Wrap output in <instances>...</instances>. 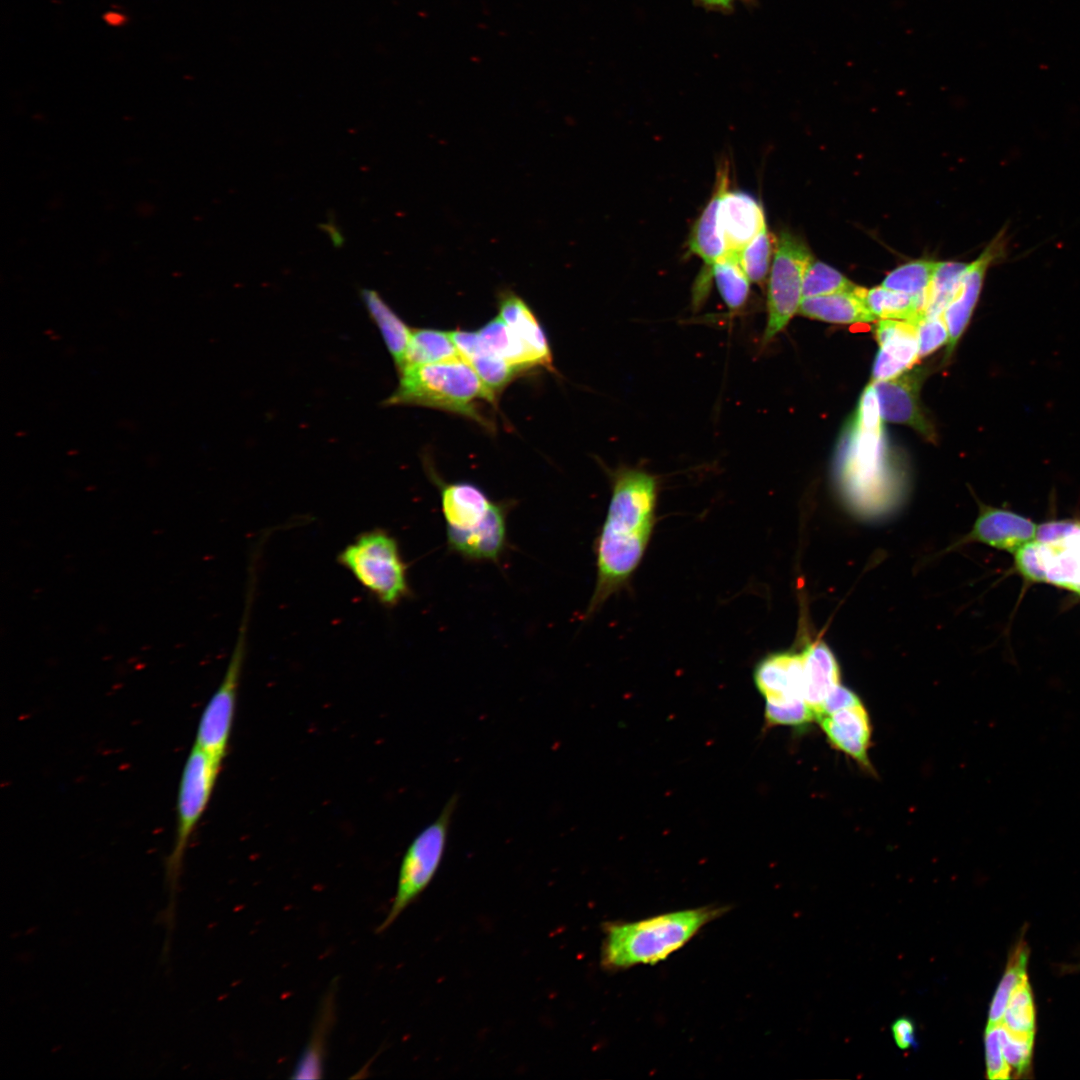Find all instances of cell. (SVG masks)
<instances>
[{"instance_id":"28","label":"cell","mask_w":1080,"mask_h":1080,"mask_svg":"<svg viewBox=\"0 0 1080 1080\" xmlns=\"http://www.w3.org/2000/svg\"><path fill=\"white\" fill-rule=\"evenodd\" d=\"M1029 954V947L1021 937L1009 954L1006 970L992 999L987 1026L1001 1023L1013 991L1027 975Z\"/></svg>"},{"instance_id":"8","label":"cell","mask_w":1080,"mask_h":1080,"mask_svg":"<svg viewBox=\"0 0 1080 1080\" xmlns=\"http://www.w3.org/2000/svg\"><path fill=\"white\" fill-rule=\"evenodd\" d=\"M221 763L195 744L186 758L178 787L175 839L165 863L171 905L177 892L187 845L207 808Z\"/></svg>"},{"instance_id":"4","label":"cell","mask_w":1080,"mask_h":1080,"mask_svg":"<svg viewBox=\"0 0 1080 1080\" xmlns=\"http://www.w3.org/2000/svg\"><path fill=\"white\" fill-rule=\"evenodd\" d=\"M399 372V383L383 401V406H422L444 410L490 428L482 412L484 403L496 404L471 365L461 357L423 365L408 366Z\"/></svg>"},{"instance_id":"7","label":"cell","mask_w":1080,"mask_h":1080,"mask_svg":"<svg viewBox=\"0 0 1080 1080\" xmlns=\"http://www.w3.org/2000/svg\"><path fill=\"white\" fill-rule=\"evenodd\" d=\"M458 801V794H452L437 818L423 828L409 844L401 860L397 889L391 907L376 928V933L385 932L435 877L444 857Z\"/></svg>"},{"instance_id":"3","label":"cell","mask_w":1080,"mask_h":1080,"mask_svg":"<svg viewBox=\"0 0 1080 1080\" xmlns=\"http://www.w3.org/2000/svg\"><path fill=\"white\" fill-rule=\"evenodd\" d=\"M724 910L708 906L634 922L607 923L601 948V966L616 971L638 964H656L683 947Z\"/></svg>"},{"instance_id":"26","label":"cell","mask_w":1080,"mask_h":1080,"mask_svg":"<svg viewBox=\"0 0 1080 1080\" xmlns=\"http://www.w3.org/2000/svg\"><path fill=\"white\" fill-rule=\"evenodd\" d=\"M334 1011V991H332L322 1003L313 1033L293 1069L292 1078L317 1079L322 1077L324 1046L327 1033L330 1031L334 1021Z\"/></svg>"},{"instance_id":"24","label":"cell","mask_w":1080,"mask_h":1080,"mask_svg":"<svg viewBox=\"0 0 1080 1080\" xmlns=\"http://www.w3.org/2000/svg\"><path fill=\"white\" fill-rule=\"evenodd\" d=\"M859 293L876 318L903 320L914 324L925 317L926 302L918 297L882 285L870 289L860 287Z\"/></svg>"},{"instance_id":"25","label":"cell","mask_w":1080,"mask_h":1080,"mask_svg":"<svg viewBox=\"0 0 1080 1080\" xmlns=\"http://www.w3.org/2000/svg\"><path fill=\"white\" fill-rule=\"evenodd\" d=\"M460 357L449 332L430 328H412L402 370L416 366L452 360Z\"/></svg>"},{"instance_id":"12","label":"cell","mask_w":1080,"mask_h":1080,"mask_svg":"<svg viewBox=\"0 0 1080 1080\" xmlns=\"http://www.w3.org/2000/svg\"><path fill=\"white\" fill-rule=\"evenodd\" d=\"M882 419L875 390H864L848 438L841 468L845 484L854 492L872 485L882 458Z\"/></svg>"},{"instance_id":"39","label":"cell","mask_w":1080,"mask_h":1080,"mask_svg":"<svg viewBox=\"0 0 1080 1080\" xmlns=\"http://www.w3.org/2000/svg\"><path fill=\"white\" fill-rule=\"evenodd\" d=\"M891 1030L895 1043L900 1049L906 1050L915 1045V1027L909 1018L897 1019L892 1024Z\"/></svg>"},{"instance_id":"22","label":"cell","mask_w":1080,"mask_h":1080,"mask_svg":"<svg viewBox=\"0 0 1080 1080\" xmlns=\"http://www.w3.org/2000/svg\"><path fill=\"white\" fill-rule=\"evenodd\" d=\"M857 286L853 291L836 292L803 298L798 310L802 316L831 323H868L877 318L865 305Z\"/></svg>"},{"instance_id":"19","label":"cell","mask_w":1080,"mask_h":1080,"mask_svg":"<svg viewBox=\"0 0 1080 1080\" xmlns=\"http://www.w3.org/2000/svg\"><path fill=\"white\" fill-rule=\"evenodd\" d=\"M729 167L726 162L717 169L713 193L696 220L688 239V248L700 257L707 270L726 256L727 250L720 226L719 210L723 195L728 190Z\"/></svg>"},{"instance_id":"33","label":"cell","mask_w":1080,"mask_h":1080,"mask_svg":"<svg viewBox=\"0 0 1080 1080\" xmlns=\"http://www.w3.org/2000/svg\"><path fill=\"white\" fill-rule=\"evenodd\" d=\"M465 361L471 365L485 387L496 399L516 377L524 372L523 369L512 365L491 352L486 344Z\"/></svg>"},{"instance_id":"6","label":"cell","mask_w":1080,"mask_h":1080,"mask_svg":"<svg viewBox=\"0 0 1080 1080\" xmlns=\"http://www.w3.org/2000/svg\"><path fill=\"white\" fill-rule=\"evenodd\" d=\"M257 565L251 564L245 606L237 638L221 683L208 700L199 719L195 745L222 762L232 732L237 694L244 665L248 629L255 591Z\"/></svg>"},{"instance_id":"37","label":"cell","mask_w":1080,"mask_h":1080,"mask_svg":"<svg viewBox=\"0 0 1080 1080\" xmlns=\"http://www.w3.org/2000/svg\"><path fill=\"white\" fill-rule=\"evenodd\" d=\"M917 330L919 357H925L943 344H947L949 333L942 315L924 317L914 323Z\"/></svg>"},{"instance_id":"14","label":"cell","mask_w":1080,"mask_h":1080,"mask_svg":"<svg viewBox=\"0 0 1080 1080\" xmlns=\"http://www.w3.org/2000/svg\"><path fill=\"white\" fill-rule=\"evenodd\" d=\"M923 375L920 371L903 373L898 377L872 381L882 421L912 427L929 441L936 439L935 431L919 404Z\"/></svg>"},{"instance_id":"29","label":"cell","mask_w":1080,"mask_h":1080,"mask_svg":"<svg viewBox=\"0 0 1080 1080\" xmlns=\"http://www.w3.org/2000/svg\"><path fill=\"white\" fill-rule=\"evenodd\" d=\"M717 289L731 311L744 308L750 296V280L736 258L726 255L711 267Z\"/></svg>"},{"instance_id":"20","label":"cell","mask_w":1080,"mask_h":1080,"mask_svg":"<svg viewBox=\"0 0 1080 1080\" xmlns=\"http://www.w3.org/2000/svg\"><path fill=\"white\" fill-rule=\"evenodd\" d=\"M803 656L804 698L815 719L829 694L840 685L837 659L823 641L809 643Z\"/></svg>"},{"instance_id":"16","label":"cell","mask_w":1080,"mask_h":1080,"mask_svg":"<svg viewBox=\"0 0 1080 1080\" xmlns=\"http://www.w3.org/2000/svg\"><path fill=\"white\" fill-rule=\"evenodd\" d=\"M879 351L876 355L872 381L900 376L919 360L916 326L908 321L880 319L875 329Z\"/></svg>"},{"instance_id":"41","label":"cell","mask_w":1080,"mask_h":1080,"mask_svg":"<svg viewBox=\"0 0 1080 1080\" xmlns=\"http://www.w3.org/2000/svg\"><path fill=\"white\" fill-rule=\"evenodd\" d=\"M105 20L111 25H119L123 23L124 18L118 13L111 12L106 14Z\"/></svg>"},{"instance_id":"9","label":"cell","mask_w":1080,"mask_h":1080,"mask_svg":"<svg viewBox=\"0 0 1080 1080\" xmlns=\"http://www.w3.org/2000/svg\"><path fill=\"white\" fill-rule=\"evenodd\" d=\"M813 255L799 236L781 231L767 283V320L762 346H767L798 313L803 299V280Z\"/></svg>"},{"instance_id":"40","label":"cell","mask_w":1080,"mask_h":1080,"mask_svg":"<svg viewBox=\"0 0 1080 1080\" xmlns=\"http://www.w3.org/2000/svg\"><path fill=\"white\" fill-rule=\"evenodd\" d=\"M702 5L709 8L728 9L731 8L736 0H697Z\"/></svg>"},{"instance_id":"18","label":"cell","mask_w":1080,"mask_h":1080,"mask_svg":"<svg viewBox=\"0 0 1080 1080\" xmlns=\"http://www.w3.org/2000/svg\"><path fill=\"white\" fill-rule=\"evenodd\" d=\"M720 226L728 256L738 253L767 226L761 204L751 195L727 190L719 210Z\"/></svg>"},{"instance_id":"10","label":"cell","mask_w":1080,"mask_h":1080,"mask_svg":"<svg viewBox=\"0 0 1080 1080\" xmlns=\"http://www.w3.org/2000/svg\"><path fill=\"white\" fill-rule=\"evenodd\" d=\"M753 678L765 699L770 724L801 727L815 719L804 698L802 652L767 655L756 665Z\"/></svg>"},{"instance_id":"27","label":"cell","mask_w":1080,"mask_h":1080,"mask_svg":"<svg viewBox=\"0 0 1080 1080\" xmlns=\"http://www.w3.org/2000/svg\"><path fill=\"white\" fill-rule=\"evenodd\" d=\"M488 349L524 371L540 366L534 355L498 315L478 330Z\"/></svg>"},{"instance_id":"30","label":"cell","mask_w":1080,"mask_h":1080,"mask_svg":"<svg viewBox=\"0 0 1080 1080\" xmlns=\"http://www.w3.org/2000/svg\"><path fill=\"white\" fill-rule=\"evenodd\" d=\"M938 262L929 259H917L902 264L892 270L884 278L881 285L918 297L926 302Z\"/></svg>"},{"instance_id":"11","label":"cell","mask_w":1080,"mask_h":1080,"mask_svg":"<svg viewBox=\"0 0 1080 1080\" xmlns=\"http://www.w3.org/2000/svg\"><path fill=\"white\" fill-rule=\"evenodd\" d=\"M1017 571L1030 582H1043L1080 595V523L1063 537L1033 540L1015 553Z\"/></svg>"},{"instance_id":"34","label":"cell","mask_w":1080,"mask_h":1080,"mask_svg":"<svg viewBox=\"0 0 1080 1080\" xmlns=\"http://www.w3.org/2000/svg\"><path fill=\"white\" fill-rule=\"evenodd\" d=\"M775 242L766 226L736 256L750 282L760 285L768 278Z\"/></svg>"},{"instance_id":"36","label":"cell","mask_w":1080,"mask_h":1080,"mask_svg":"<svg viewBox=\"0 0 1080 1080\" xmlns=\"http://www.w3.org/2000/svg\"><path fill=\"white\" fill-rule=\"evenodd\" d=\"M1000 1036L1003 1054L1010 1068L1017 1073V1078L1026 1077L1031 1072L1034 1040L1016 1038L1001 1024Z\"/></svg>"},{"instance_id":"32","label":"cell","mask_w":1080,"mask_h":1080,"mask_svg":"<svg viewBox=\"0 0 1080 1080\" xmlns=\"http://www.w3.org/2000/svg\"><path fill=\"white\" fill-rule=\"evenodd\" d=\"M966 266L962 262H938L927 295L925 317L942 315L960 287Z\"/></svg>"},{"instance_id":"2","label":"cell","mask_w":1080,"mask_h":1080,"mask_svg":"<svg viewBox=\"0 0 1080 1080\" xmlns=\"http://www.w3.org/2000/svg\"><path fill=\"white\" fill-rule=\"evenodd\" d=\"M428 472L440 492L449 550L471 561L498 562L507 545L510 504L491 500L472 483H447Z\"/></svg>"},{"instance_id":"38","label":"cell","mask_w":1080,"mask_h":1080,"mask_svg":"<svg viewBox=\"0 0 1080 1080\" xmlns=\"http://www.w3.org/2000/svg\"><path fill=\"white\" fill-rule=\"evenodd\" d=\"M987 1078L1009 1079L1011 1068L1007 1063L1001 1044L1000 1024L987 1026L985 1032Z\"/></svg>"},{"instance_id":"13","label":"cell","mask_w":1080,"mask_h":1080,"mask_svg":"<svg viewBox=\"0 0 1080 1080\" xmlns=\"http://www.w3.org/2000/svg\"><path fill=\"white\" fill-rule=\"evenodd\" d=\"M1007 243L1006 231L1003 228L975 260L967 263L960 287L953 300L942 313L949 333L946 349L947 358L952 354L970 322L988 269L992 264L998 263L1006 256Z\"/></svg>"},{"instance_id":"17","label":"cell","mask_w":1080,"mask_h":1080,"mask_svg":"<svg viewBox=\"0 0 1080 1080\" xmlns=\"http://www.w3.org/2000/svg\"><path fill=\"white\" fill-rule=\"evenodd\" d=\"M1036 531L1037 525L1026 517L980 503L978 517L961 542H980L1015 553L1035 540Z\"/></svg>"},{"instance_id":"15","label":"cell","mask_w":1080,"mask_h":1080,"mask_svg":"<svg viewBox=\"0 0 1080 1080\" xmlns=\"http://www.w3.org/2000/svg\"><path fill=\"white\" fill-rule=\"evenodd\" d=\"M816 720L833 748L849 756L863 769L872 771L868 756L872 726L860 698L822 713Z\"/></svg>"},{"instance_id":"1","label":"cell","mask_w":1080,"mask_h":1080,"mask_svg":"<svg viewBox=\"0 0 1080 1080\" xmlns=\"http://www.w3.org/2000/svg\"><path fill=\"white\" fill-rule=\"evenodd\" d=\"M611 480L608 511L595 545L597 578L585 618L598 611L637 569L656 520V476L622 466L612 472Z\"/></svg>"},{"instance_id":"35","label":"cell","mask_w":1080,"mask_h":1080,"mask_svg":"<svg viewBox=\"0 0 1080 1080\" xmlns=\"http://www.w3.org/2000/svg\"><path fill=\"white\" fill-rule=\"evenodd\" d=\"M857 285L828 264L813 259L803 280V298L853 291Z\"/></svg>"},{"instance_id":"21","label":"cell","mask_w":1080,"mask_h":1080,"mask_svg":"<svg viewBox=\"0 0 1080 1080\" xmlns=\"http://www.w3.org/2000/svg\"><path fill=\"white\" fill-rule=\"evenodd\" d=\"M499 316L530 350L541 367L553 371V357L546 334L528 304L511 291L499 298Z\"/></svg>"},{"instance_id":"23","label":"cell","mask_w":1080,"mask_h":1080,"mask_svg":"<svg viewBox=\"0 0 1080 1080\" xmlns=\"http://www.w3.org/2000/svg\"><path fill=\"white\" fill-rule=\"evenodd\" d=\"M361 298L370 318L378 327L397 370H399L404 362L412 328L393 311L378 292L372 289H362Z\"/></svg>"},{"instance_id":"5","label":"cell","mask_w":1080,"mask_h":1080,"mask_svg":"<svg viewBox=\"0 0 1080 1080\" xmlns=\"http://www.w3.org/2000/svg\"><path fill=\"white\" fill-rule=\"evenodd\" d=\"M337 561L386 608L399 605L412 594L399 544L384 529L360 533L340 551Z\"/></svg>"},{"instance_id":"31","label":"cell","mask_w":1080,"mask_h":1080,"mask_svg":"<svg viewBox=\"0 0 1080 1080\" xmlns=\"http://www.w3.org/2000/svg\"><path fill=\"white\" fill-rule=\"evenodd\" d=\"M1000 1024L1016 1038L1034 1040L1035 1008L1027 975L1013 991Z\"/></svg>"}]
</instances>
